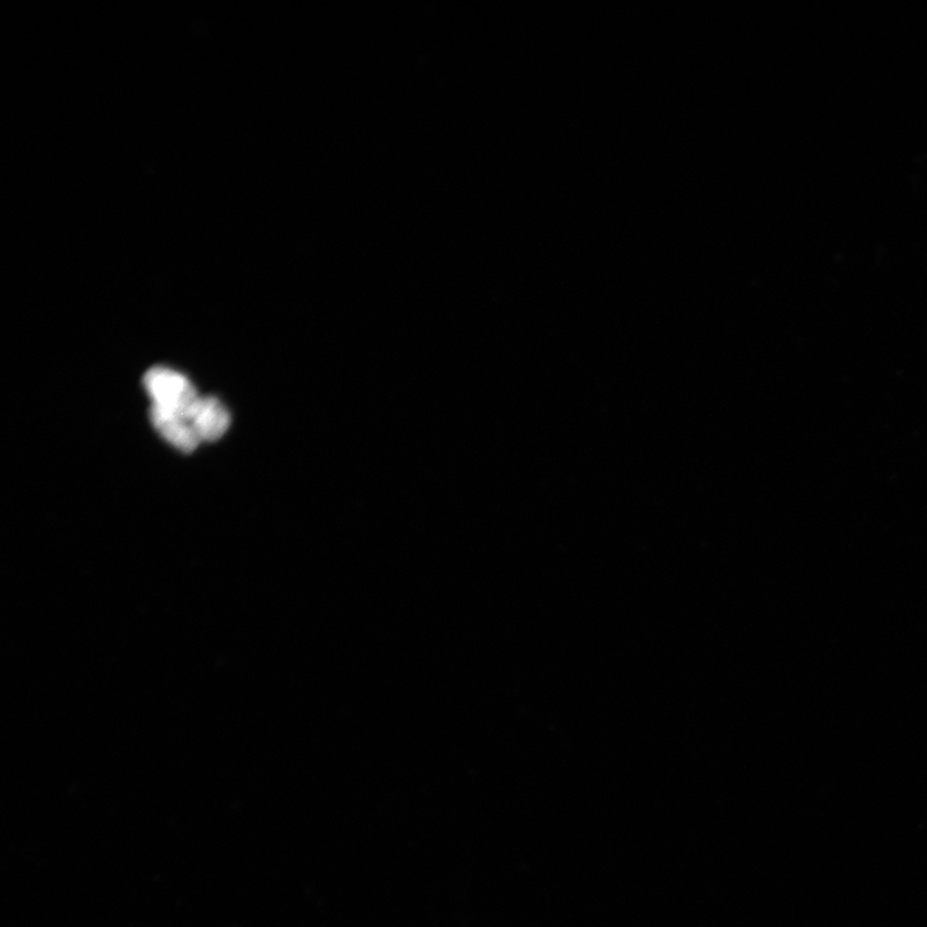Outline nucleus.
Returning <instances> with one entry per match:
<instances>
[{"label": "nucleus", "instance_id": "obj_1", "mask_svg": "<svg viewBox=\"0 0 927 927\" xmlns=\"http://www.w3.org/2000/svg\"><path fill=\"white\" fill-rule=\"evenodd\" d=\"M144 386L154 400V406L189 422L193 408L199 400L194 385L179 372L166 368H152L143 379Z\"/></svg>", "mask_w": 927, "mask_h": 927}, {"label": "nucleus", "instance_id": "obj_2", "mask_svg": "<svg viewBox=\"0 0 927 927\" xmlns=\"http://www.w3.org/2000/svg\"><path fill=\"white\" fill-rule=\"evenodd\" d=\"M189 422L201 440L215 443L225 435L231 419L222 402L216 397H204L197 400Z\"/></svg>", "mask_w": 927, "mask_h": 927}, {"label": "nucleus", "instance_id": "obj_3", "mask_svg": "<svg viewBox=\"0 0 927 927\" xmlns=\"http://www.w3.org/2000/svg\"><path fill=\"white\" fill-rule=\"evenodd\" d=\"M151 422L161 435L184 452H193L201 439L197 436L192 422L185 417L164 412L154 405L151 407Z\"/></svg>", "mask_w": 927, "mask_h": 927}]
</instances>
